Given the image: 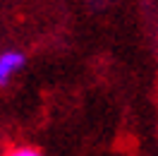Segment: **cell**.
<instances>
[{
    "mask_svg": "<svg viewBox=\"0 0 158 156\" xmlns=\"http://www.w3.org/2000/svg\"><path fill=\"white\" fill-rule=\"evenodd\" d=\"M27 65V55L17 48H7L0 53V87L10 84L15 75H19L22 67Z\"/></svg>",
    "mask_w": 158,
    "mask_h": 156,
    "instance_id": "cell-1",
    "label": "cell"
},
{
    "mask_svg": "<svg viewBox=\"0 0 158 156\" xmlns=\"http://www.w3.org/2000/svg\"><path fill=\"white\" fill-rule=\"evenodd\" d=\"M5 156H43V151L34 146H12L10 151H5Z\"/></svg>",
    "mask_w": 158,
    "mask_h": 156,
    "instance_id": "cell-2",
    "label": "cell"
}]
</instances>
